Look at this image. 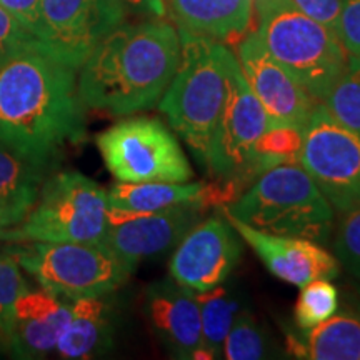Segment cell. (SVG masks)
I'll use <instances>...</instances> for the list:
<instances>
[{"mask_svg":"<svg viewBox=\"0 0 360 360\" xmlns=\"http://www.w3.org/2000/svg\"><path fill=\"white\" fill-rule=\"evenodd\" d=\"M84 137L75 70L30 39L0 64V146L49 170Z\"/></svg>","mask_w":360,"mask_h":360,"instance_id":"obj_1","label":"cell"},{"mask_svg":"<svg viewBox=\"0 0 360 360\" xmlns=\"http://www.w3.org/2000/svg\"><path fill=\"white\" fill-rule=\"evenodd\" d=\"M179 58L180 35L169 22L120 24L80 67V101L115 117L154 109L174 79Z\"/></svg>","mask_w":360,"mask_h":360,"instance_id":"obj_2","label":"cell"},{"mask_svg":"<svg viewBox=\"0 0 360 360\" xmlns=\"http://www.w3.org/2000/svg\"><path fill=\"white\" fill-rule=\"evenodd\" d=\"M180 58L174 79L157 103L195 160L207 164L227 92L232 53L219 40L179 29Z\"/></svg>","mask_w":360,"mask_h":360,"instance_id":"obj_3","label":"cell"},{"mask_svg":"<svg viewBox=\"0 0 360 360\" xmlns=\"http://www.w3.org/2000/svg\"><path fill=\"white\" fill-rule=\"evenodd\" d=\"M257 37L274 60L317 102L349 65V53L332 29L304 13L292 0H254Z\"/></svg>","mask_w":360,"mask_h":360,"instance_id":"obj_4","label":"cell"},{"mask_svg":"<svg viewBox=\"0 0 360 360\" xmlns=\"http://www.w3.org/2000/svg\"><path fill=\"white\" fill-rule=\"evenodd\" d=\"M224 214L259 231L319 244L327 242L334 229V209L295 162L260 174L249 191L224 207Z\"/></svg>","mask_w":360,"mask_h":360,"instance_id":"obj_5","label":"cell"},{"mask_svg":"<svg viewBox=\"0 0 360 360\" xmlns=\"http://www.w3.org/2000/svg\"><path fill=\"white\" fill-rule=\"evenodd\" d=\"M107 215V191L80 172H60L44 180L32 209L0 231V240L101 244Z\"/></svg>","mask_w":360,"mask_h":360,"instance_id":"obj_6","label":"cell"},{"mask_svg":"<svg viewBox=\"0 0 360 360\" xmlns=\"http://www.w3.org/2000/svg\"><path fill=\"white\" fill-rule=\"evenodd\" d=\"M11 249L20 269L40 289L65 300L110 295L129 281L134 269L102 244L22 242Z\"/></svg>","mask_w":360,"mask_h":360,"instance_id":"obj_7","label":"cell"},{"mask_svg":"<svg viewBox=\"0 0 360 360\" xmlns=\"http://www.w3.org/2000/svg\"><path fill=\"white\" fill-rule=\"evenodd\" d=\"M97 147L117 182L186 184L193 175L172 130L152 117L120 120L98 135Z\"/></svg>","mask_w":360,"mask_h":360,"instance_id":"obj_8","label":"cell"},{"mask_svg":"<svg viewBox=\"0 0 360 360\" xmlns=\"http://www.w3.org/2000/svg\"><path fill=\"white\" fill-rule=\"evenodd\" d=\"M299 164L337 212L360 205V134L340 124L322 102L304 127Z\"/></svg>","mask_w":360,"mask_h":360,"instance_id":"obj_9","label":"cell"},{"mask_svg":"<svg viewBox=\"0 0 360 360\" xmlns=\"http://www.w3.org/2000/svg\"><path fill=\"white\" fill-rule=\"evenodd\" d=\"M269 125L267 112L247 84L237 57H233L229 67L222 114L215 127L205 169L215 179H232L240 184L257 179L254 172L255 146Z\"/></svg>","mask_w":360,"mask_h":360,"instance_id":"obj_10","label":"cell"},{"mask_svg":"<svg viewBox=\"0 0 360 360\" xmlns=\"http://www.w3.org/2000/svg\"><path fill=\"white\" fill-rule=\"evenodd\" d=\"M125 15L127 11L115 0H40L32 39L47 56L79 70Z\"/></svg>","mask_w":360,"mask_h":360,"instance_id":"obj_11","label":"cell"},{"mask_svg":"<svg viewBox=\"0 0 360 360\" xmlns=\"http://www.w3.org/2000/svg\"><path fill=\"white\" fill-rule=\"evenodd\" d=\"M242 257L240 237L227 217H210L195 224L174 250L170 278L192 292L222 285Z\"/></svg>","mask_w":360,"mask_h":360,"instance_id":"obj_12","label":"cell"},{"mask_svg":"<svg viewBox=\"0 0 360 360\" xmlns=\"http://www.w3.org/2000/svg\"><path fill=\"white\" fill-rule=\"evenodd\" d=\"M202 210L193 204L159 212H120L109 209L102 245L135 270L139 262L165 254L199 222Z\"/></svg>","mask_w":360,"mask_h":360,"instance_id":"obj_13","label":"cell"},{"mask_svg":"<svg viewBox=\"0 0 360 360\" xmlns=\"http://www.w3.org/2000/svg\"><path fill=\"white\" fill-rule=\"evenodd\" d=\"M242 74L267 112L270 122L304 129L317 101L265 51L257 34L242 37L237 45Z\"/></svg>","mask_w":360,"mask_h":360,"instance_id":"obj_14","label":"cell"},{"mask_svg":"<svg viewBox=\"0 0 360 360\" xmlns=\"http://www.w3.org/2000/svg\"><path fill=\"white\" fill-rule=\"evenodd\" d=\"M64 300L44 289L27 287L0 327V342L19 359L53 354L70 317V304Z\"/></svg>","mask_w":360,"mask_h":360,"instance_id":"obj_15","label":"cell"},{"mask_svg":"<svg viewBox=\"0 0 360 360\" xmlns=\"http://www.w3.org/2000/svg\"><path fill=\"white\" fill-rule=\"evenodd\" d=\"M225 217L236 229L238 237L244 238L252 250L259 255L265 269L274 277L302 289L304 285L317 278L332 281L339 276V260L319 245V242L300 237L277 236L250 227L231 215Z\"/></svg>","mask_w":360,"mask_h":360,"instance_id":"obj_16","label":"cell"},{"mask_svg":"<svg viewBox=\"0 0 360 360\" xmlns=\"http://www.w3.org/2000/svg\"><path fill=\"white\" fill-rule=\"evenodd\" d=\"M148 326L177 359H195L202 342L200 312L195 292L174 278L150 283L143 297Z\"/></svg>","mask_w":360,"mask_h":360,"instance_id":"obj_17","label":"cell"},{"mask_svg":"<svg viewBox=\"0 0 360 360\" xmlns=\"http://www.w3.org/2000/svg\"><path fill=\"white\" fill-rule=\"evenodd\" d=\"M179 29L236 42L250 27L254 0H167Z\"/></svg>","mask_w":360,"mask_h":360,"instance_id":"obj_18","label":"cell"},{"mask_svg":"<svg viewBox=\"0 0 360 360\" xmlns=\"http://www.w3.org/2000/svg\"><path fill=\"white\" fill-rule=\"evenodd\" d=\"M105 297L72 300L69 323L56 347L58 357L67 360L94 359L110 349L114 309Z\"/></svg>","mask_w":360,"mask_h":360,"instance_id":"obj_19","label":"cell"},{"mask_svg":"<svg viewBox=\"0 0 360 360\" xmlns=\"http://www.w3.org/2000/svg\"><path fill=\"white\" fill-rule=\"evenodd\" d=\"M287 352L307 360H360V315L344 310L300 334H289Z\"/></svg>","mask_w":360,"mask_h":360,"instance_id":"obj_20","label":"cell"},{"mask_svg":"<svg viewBox=\"0 0 360 360\" xmlns=\"http://www.w3.org/2000/svg\"><path fill=\"white\" fill-rule=\"evenodd\" d=\"M202 187L204 182H117L107 191V200L109 209L120 212H159L186 204L200 209Z\"/></svg>","mask_w":360,"mask_h":360,"instance_id":"obj_21","label":"cell"},{"mask_svg":"<svg viewBox=\"0 0 360 360\" xmlns=\"http://www.w3.org/2000/svg\"><path fill=\"white\" fill-rule=\"evenodd\" d=\"M47 169L15 155L0 146V204L22 219L32 209Z\"/></svg>","mask_w":360,"mask_h":360,"instance_id":"obj_22","label":"cell"},{"mask_svg":"<svg viewBox=\"0 0 360 360\" xmlns=\"http://www.w3.org/2000/svg\"><path fill=\"white\" fill-rule=\"evenodd\" d=\"M200 312L202 342L195 359L222 357L224 340L236 321L240 302L231 290L219 285L205 292H197Z\"/></svg>","mask_w":360,"mask_h":360,"instance_id":"obj_23","label":"cell"},{"mask_svg":"<svg viewBox=\"0 0 360 360\" xmlns=\"http://www.w3.org/2000/svg\"><path fill=\"white\" fill-rule=\"evenodd\" d=\"M304 129L289 124H274L265 130L255 146V175L281 164H292L299 160L300 147H302Z\"/></svg>","mask_w":360,"mask_h":360,"instance_id":"obj_24","label":"cell"},{"mask_svg":"<svg viewBox=\"0 0 360 360\" xmlns=\"http://www.w3.org/2000/svg\"><path fill=\"white\" fill-rule=\"evenodd\" d=\"M326 109L345 127L360 134V60L349 57V65L322 98Z\"/></svg>","mask_w":360,"mask_h":360,"instance_id":"obj_25","label":"cell"},{"mask_svg":"<svg viewBox=\"0 0 360 360\" xmlns=\"http://www.w3.org/2000/svg\"><path fill=\"white\" fill-rule=\"evenodd\" d=\"M339 312V290L327 278H317L302 287L294 309L295 326L307 330Z\"/></svg>","mask_w":360,"mask_h":360,"instance_id":"obj_26","label":"cell"},{"mask_svg":"<svg viewBox=\"0 0 360 360\" xmlns=\"http://www.w3.org/2000/svg\"><path fill=\"white\" fill-rule=\"evenodd\" d=\"M222 357L227 360H257L269 357V345L254 315L238 312L224 340Z\"/></svg>","mask_w":360,"mask_h":360,"instance_id":"obj_27","label":"cell"},{"mask_svg":"<svg viewBox=\"0 0 360 360\" xmlns=\"http://www.w3.org/2000/svg\"><path fill=\"white\" fill-rule=\"evenodd\" d=\"M340 214L334 240L335 259L350 276L360 281V205Z\"/></svg>","mask_w":360,"mask_h":360,"instance_id":"obj_28","label":"cell"},{"mask_svg":"<svg viewBox=\"0 0 360 360\" xmlns=\"http://www.w3.org/2000/svg\"><path fill=\"white\" fill-rule=\"evenodd\" d=\"M25 289L27 282L12 252H0V327L6 321L8 310L12 309L15 299Z\"/></svg>","mask_w":360,"mask_h":360,"instance_id":"obj_29","label":"cell"},{"mask_svg":"<svg viewBox=\"0 0 360 360\" xmlns=\"http://www.w3.org/2000/svg\"><path fill=\"white\" fill-rule=\"evenodd\" d=\"M335 34L349 57L360 60V0H342Z\"/></svg>","mask_w":360,"mask_h":360,"instance_id":"obj_30","label":"cell"},{"mask_svg":"<svg viewBox=\"0 0 360 360\" xmlns=\"http://www.w3.org/2000/svg\"><path fill=\"white\" fill-rule=\"evenodd\" d=\"M32 39L29 30L12 13L0 7V64Z\"/></svg>","mask_w":360,"mask_h":360,"instance_id":"obj_31","label":"cell"},{"mask_svg":"<svg viewBox=\"0 0 360 360\" xmlns=\"http://www.w3.org/2000/svg\"><path fill=\"white\" fill-rule=\"evenodd\" d=\"M297 7L314 20L321 22L335 32L339 24L342 0H292Z\"/></svg>","mask_w":360,"mask_h":360,"instance_id":"obj_32","label":"cell"},{"mask_svg":"<svg viewBox=\"0 0 360 360\" xmlns=\"http://www.w3.org/2000/svg\"><path fill=\"white\" fill-rule=\"evenodd\" d=\"M0 7L12 13L32 35L39 20L40 0H0Z\"/></svg>","mask_w":360,"mask_h":360,"instance_id":"obj_33","label":"cell"},{"mask_svg":"<svg viewBox=\"0 0 360 360\" xmlns=\"http://www.w3.org/2000/svg\"><path fill=\"white\" fill-rule=\"evenodd\" d=\"M115 2L120 4L125 11L154 17V19H162L167 13L164 0H115Z\"/></svg>","mask_w":360,"mask_h":360,"instance_id":"obj_34","label":"cell"},{"mask_svg":"<svg viewBox=\"0 0 360 360\" xmlns=\"http://www.w3.org/2000/svg\"><path fill=\"white\" fill-rule=\"evenodd\" d=\"M20 220H22V217L19 214H15L13 210L7 209V207H4L2 204H0V231L12 227V225H17Z\"/></svg>","mask_w":360,"mask_h":360,"instance_id":"obj_35","label":"cell"},{"mask_svg":"<svg viewBox=\"0 0 360 360\" xmlns=\"http://www.w3.org/2000/svg\"><path fill=\"white\" fill-rule=\"evenodd\" d=\"M359 312H360V300H359Z\"/></svg>","mask_w":360,"mask_h":360,"instance_id":"obj_36","label":"cell"}]
</instances>
